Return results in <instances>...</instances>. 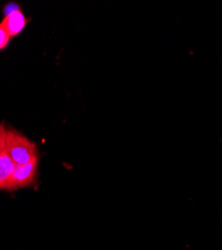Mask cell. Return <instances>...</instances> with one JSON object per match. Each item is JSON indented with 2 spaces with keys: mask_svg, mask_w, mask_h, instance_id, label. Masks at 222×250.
I'll return each instance as SVG.
<instances>
[{
  "mask_svg": "<svg viewBox=\"0 0 222 250\" xmlns=\"http://www.w3.org/2000/svg\"><path fill=\"white\" fill-rule=\"evenodd\" d=\"M9 40H10V35L3 28V26L0 24V50L4 49L7 46Z\"/></svg>",
  "mask_w": 222,
  "mask_h": 250,
  "instance_id": "cell-5",
  "label": "cell"
},
{
  "mask_svg": "<svg viewBox=\"0 0 222 250\" xmlns=\"http://www.w3.org/2000/svg\"><path fill=\"white\" fill-rule=\"evenodd\" d=\"M26 23L27 19L22 11L20 9H14L5 15L0 24L3 26V28L7 31L10 37H13L18 35L24 29Z\"/></svg>",
  "mask_w": 222,
  "mask_h": 250,
  "instance_id": "cell-3",
  "label": "cell"
},
{
  "mask_svg": "<svg viewBox=\"0 0 222 250\" xmlns=\"http://www.w3.org/2000/svg\"><path fill=\"white\" fill-rule=\"evenodd\" d=\"M5 151L16 165H24L38 157L36 145L15 130H7Z\"/></svg>",
  "mask_w": 222,
  "mask_h": 250,
  "instance_id": "cell-1",
  "label": "cell"
},
{
  "mask_svg": "<svg viewBox=\"0 0 222 250\" xmlns=\"http://www.w3.org/2000/svg\"><path fill=\"white\" fill-rule=\"evenodd\" d=\"M14 165L6 151L0 155V189H8Z\"/></svg>",
  "mask_w": 222,
  "mask_h": 250,
  "instance_id": "cell-4",
  "label": "cell"
},
{
  "mask_svg": "<svg viewBox=\"0 0 222 250\" xmlns=\"http://www.w3.org/2000/svg\"><path fill=\"white\" fill-rule=\"evenodd\" d=\"M38 157L24 165H14V169L10 179L8 189L21 188L29 186L35 179L37 172Z\"/></svg>",
  "mask_w": 222,
  "mask_h": 250,
  "instance_id": "cell-2",
  "label": "cell"
},
{
  "mask_svg": "<svg viewBox=\"0 0 222 250\" xmlns=\"http://www.w3.org/2000/svg\"><path fill=\"white\" fill-rule=\"evenodd\" d=\"M6 134H7V129L5 128L3 124L0 123V155L5 151Z\"/></svg>",
  "mask_w": 222,
  "mask_h": 250,
  "instance_id": "cell-6",
  "label": "cell"
}]
</instances>
